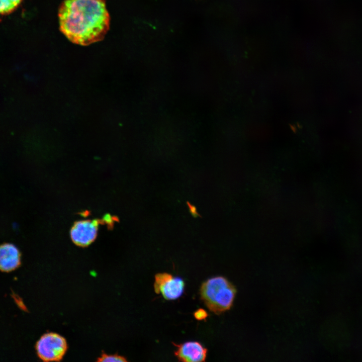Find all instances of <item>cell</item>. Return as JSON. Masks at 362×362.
<instances>
[{
  "label": "cell",
  "instance_id": "3957f363",
  "mask_svg": "<svg viewBox=\"0 0 362 362\" xmlns=\"http://www.w3.org/2000/svg\"><path fill=\"white\" fill-rule=\"evenodd\" d=\"M36 349L38 356L44 361L60 360L67 349L63 337L55 333L43 335L37 341Z\"/></svg>",
  "mask_w": 362,
  "mask_h": 362
},
{
  "label": "cell",
  "instance_id": "30bf717a",
  "mask_svg": "<svg viewBox=\"0 0 362 362\" xmlns=\"http://www.w3.org/2000/svg\"><path fill=\"white\" fill-rule=\"evenodd\" d=\"M194 316L198 320H205L208 316L206 310L203 309H199L194 313Z\"/></svg>",
  "mask_w": 362,
  "mask_h": 362
},
{
  "label": "cell",
  "instance_id": "6da1fadb",
  "mask_svg": "<svg viewBox=\"0 0 362 362\" xmlns=\"http://www.w3.org/2000/svg\"><path fill=\"white\" fill-rule=\"evenodd\" d=\"M60 30L73 43L87 46L107 33L110 16L105 0H64L59 8Z\"/></svg>",
  "mask_w": 362,
  "mask_h": 362
},
{
  "label": "cell",
  "instance_id": "9c48e42d",
  "mask_svg": "<svg viewBox=\"0 0 362 362\" xmlns=\"http://www.w3.org/2000/svg\"><path fill=\"white\" fill-rule=\"evenodd\" d=\"M98 361L108 362H126L127 361V360L125 357L118 354L108 355L106 353H103L100 357L98 358Z\"/></svg>",
  "mask_w": 362,
  "mask_h": 362
},
{
  "label": "cell",
  "instance_id": "277c9868",
  "mask_svg": "<svg viewBox=\"0 0 362 362\" xmlns=\"http://www.w3.org/2000/svg\"><path fill=\"white\" fill-rule=\"evenodd\" d=\"M185 285L182 278L174 277L168 273H159L155 276V292L157 294H161L163 298L167 300H173L180 297L184 293Z\"/></svg>",
  "mask_w": 362,
  "mask_h": 362
},
{
  "label": "cell",
  "instance_id": "8992f818",
  "mask_svg": "<svg viewBox=\"0 0 362 362\" xmlns=\"http://www.w3.org/2000/svg\"><path fill=\"white\" fill-rule=\"evenodd\" d=\"M176 347L174 355L179 361L199 362L206 360L207 349L197 341H188L179 344L173 343Z\"/></svg>",
  "mask_w": 362,
  "mask_h": 362
},
{
  "label": "cell",
  "instance_id": "7a4b0ae2",
  "mask_svg": "<svg viewBox=\"0 0 362 362\" xmlns=\"http://www.w3.org/2000/svg\"><path fill=\"white\" fill-rule=\"evenodd\" d=\"M200 294L207 307L215 314H219L231 308L236 289L226 278L216 276L203 283Z\"/></svg>",
  "mask_w": 362,
  "mask_h": 362
},
{
  "label": "cell",
  "instance_id": "ba28073f",
  "mask_svg": "<svg viewBox=\"0 0 362 362\" xmlns=\"http://www.w3.org/2000/svg\"><path fill=\"white\" fill-rule=\"evenodd\" d=\"M23 0H1L0 12L6 15L13 12Z\"/></svg>",
  "mask_w": 362,
  "mask_h": 362
},
{
  "label": "cell",
  "instance_id": "5b68a950",
  "mask_svg": "<svg viewBox=\"0 0 362 362\" xmlns=\"http://www.w3.org/2000/svg\"><path fill=\"white\" fill-rule=\"evenodd\" d=\"M100 220H85L75 222L70 231L72 241L79 246H86L96 238Z\"/></svg>",
  "mask_w": 362,
  "mask_h": 362
},
{
  "label": "cell",
  "instance_id": "52a82bcc",
  "mask_svg": "<svg viewBox=\"0 0 362 362\" xmlns=\"http://www.w3.org/2000/svg\"><path fill=\"white\" fill-rule=\"evenodd\" d=\"M20 264V253L16 246L4 243L0 248V268L2 271L9 272Z\"/></svg>",
  "mask_w": 362,
  "mask_h": 362
}]
</instances>
